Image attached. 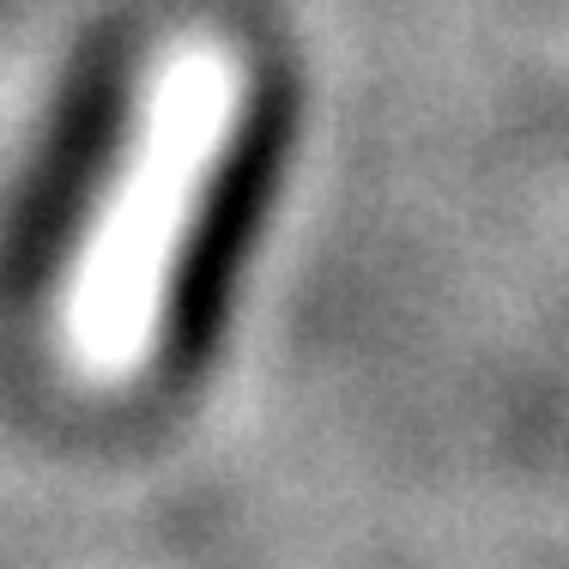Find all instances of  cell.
Wrapping results in <instances>:
<instances>
[{
    "mask_svg": "<svg viewBox=\"0 0 569 569\" xmlns=\"http://www.w3.org/2000/svg\"><path fill=\"white\" fill-rule=\"evenodd\" d=\"M237 103V61L207 37H188L152 73V91L140 98V121H133V146L67 273L61 333L67 358L91 382H128L140 363H152L176 254L230 146Z\"/></svg>",
    "mask_w": 569,
    "mask_h": 569,
    "instance_id": "cell-1",
    "label": "cell"
}]
</instances>
